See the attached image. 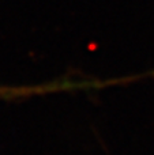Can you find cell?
<instances>
[{
    "label": "cell",
    "instance_id": "obj_1",
    "mask_svg": "<svg viewBox=\"0 0 154 155\" xmlns=\"http://www.w3.org/2000/svg\"><path fill=\"white\" fill-rule=\"evenodd\" d=\"M38 94V86H29V87H2L0 86V97H11V98H18V97L34 95Z\"/></svg>",
    "mask_w": 154,
    "mask_h": 155
}]
</instances>
